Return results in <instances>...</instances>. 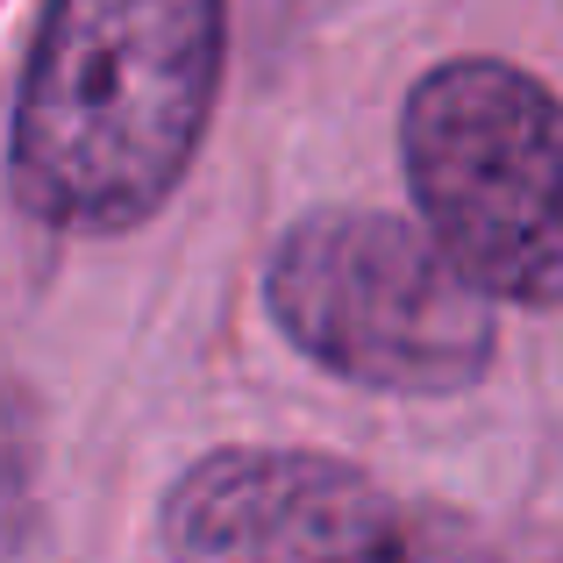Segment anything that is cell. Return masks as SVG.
Masks as SVG:
<instances>
[{
	"mask_svg": "<svg viewBox=\"0 0 563 563\" xmlns=\"http://www.w3.org/2000/svg\"><path fill=\"white\" fill-rule=\"evenodd\" d=\"M221 0H51L14 100V192L65 229H136L192 165Z\"/></svg>",
	"mask_w": 563,
	"mask_h": 563,
	"instance_id": "6da1fadb",
	"label": "cell"
},
{
	"mask_svg": "<svg viewBox=\"0 0 563 563\" xmlns=\"http://www.w3.org/2000/svg\"><path fill=\"white\" fill-rule=\"evenodd\" d=\"M407 186L428 243L485 300H563V100L493 57L435 65L407 93Z\"/></svg>",
	"mask_w": 563,
	"mask_h": 563,
	"instance_id": "7a4b0ae2",
	"label": "cell"
},
{
	"mask_svg": "<svg viewBox=\"0 0 563 563\" xmlns=\"http://www.w3.org/2000/svg\"><path fill=\"white\" fill-rule=\"evenodd\" d=\"M172 563H399L393 499L314 450H214L165 499Z\"/></svg>",
	"mask_w": 563,
	"mask_h": 563,
	"instance_id": "277c9868",
	"label": "cell"
},
{
	"mask_svg": "<svg viewBox=\"0 0 563 563\" xmlns=\"http://www.w3.org/2000/svg\"><path fill=\"white\" fill-rule=\"evenodd\" d=\"M272 314L314 364L372 393L442 399L493 357V300L393 214H307L272 257Z\"/></svg>",
	"mask_w": 563,
	"mask_h": 563,
	"instance_id": "3957f363",
	"label": "cell"
}]
</instances>
